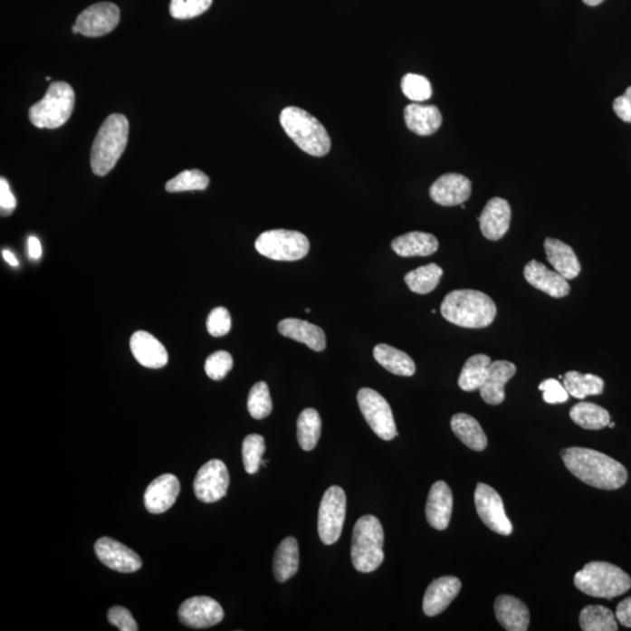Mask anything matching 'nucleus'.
I'll return each instance as SVG.
<instances>
[{
    "instance_id": "45",
    "label": "nucleus",
    "mask_w": 631,
    "mask_h": 631,
    "mask_svg": "<svg viewBox=\"0 0 631 631\" xmlns=\"http://www.w3.org/2000/svg\"><path fill=\"white\" fill-rule=\"evenodd\" d=\"M540 389L542 392L545 403L564 404L569 400V394L565 388L564 384L556 379H546L540 385Z\"/></svg>"
},
{
    "instance_id": "18",
    "label": "nucleus",
    "mask_w": 631,
    "mask_h": 631,
    "mask_svg": "<svg viewBox=\"0 0 631 631\" xmlns=\"http://www.w3.org/2000/svg\"><path fill=\"white\" fill-rule=\"evenodd\" d=\"M525 280L533 288L548 293L554 299H562L570 292L569 283L556 271H550L546 265L536 260L530 261L524 268Z\"/></svg>"
},
{
    "instance_id": "53",
    "label": "nucleus",
    "mask_w": 631,
    "mask_h": 631,
    "mask_svg": "<svg viewBox=\"0 0 631 631\" xmlns=\"http://www.w3.org/2000/svg\"><path fill=\"white\" fill-rule=\"evenodd\" d=\"M72 31H73V33H74V34L80 33L79 27L76 26V25H74L73 27H72Z\"/></svg>"
},
{
    "instance_id": "24",
    "label": "nucleus",
    "mask_w": 631,
    "mask_h": 631,
    "mask_svg": "<svg viewBox=\"0 0 631 631\" xmlns=\"http://www.w3.org/2000/svg\"><path fill=\"white\" fill-rule=\"evenodd\" d=\"M497 620L505 630L526 631L530 625L528 607L520 598L501 595L494 602Z\"/></svg>"
},
{
    "instance_id": "30",
    "label": "nucleus",
    "mask_w": 631,
    "mask_h": 631,
    "mask_svg": "<svg viewBox=\"0 0 631 631\" xmlns=\"http://www.w3.org/2000/svg\"><path fill=\"white\" fill-rule=\"evenodd\" d=\"M375 359L388 372L401 377H412L416 373V363L411 357L387 344H378L373 349Z\"/></svg>"
},
{
    "instance_id": "16",
    "label": "nucleus",
    "mask_w": 631,
    "mask_h": 631,
    "mask_svg": "<svg viewBox=\"0 0 631 631\" xmlns=\"http://www.w3.org/2000/svg\"><path fill=\"white\" fill-rule=\"evenodd\" d=\"M429 196L441 206H457L467 202L472 196V182L462 175H444L432 185Z\"/></svg>"
},
{
    "instance_id": "15",
    "label": "nucleus",
    "mask_w": 631,
    "mask_h": 631,
    "mask_svg": "<svg viewBox=\"0 0 631 631\" xmlns=\"http://www.w3.org/2000/svg\"><path fill=\"white\" fill-rule=\"evenodd\" d=\"M95 553L102 564L120 573L138 572L143 565L138 553L110 537L100 538L95 542Z\"/></svg>"
},
{
    "instance_id": "19",
    "label": "nucleus",
    "mask_w": 631,
    "mask_h": 631,
    "mask_svg": "<svg viewBox=\"0 0 631 631\" xmlns=\"http://www.w3.org/2000/svg\"><path fill=\"white\" fill-rule=\"evenodd\" d=\"M478 221L485 239L501 240L509 231L510 223H511V207L505 199L493 198L485 205Z\"/></svg>"
},
{
    "instance_id": "20",
    "label": "nucleus",
    "mask_w": 631,
    "mask_h": 631,
    "mask_svg": "<svg viewBox=\"0 0 631 631\" xmlns=\"http://www.w3.org/2000/svg\"><path fill=\"white\" fill-rule=\"evenodd\" d=\"M453 492L445 482L439 481L430 489L425 505V517L432 528L444 531L448 528L453 513Z\"/></svg>"
},
{
    "instance_id": "44",
    "label": "nucleus",
    "mask_w": 631,
    "mask_h": 631,
    "mask_svg": "<svg viewBox=\"0 0 631 631\" xmlns=\"http://www.w3.org/2000/svg\"><path fill=\"white\" fill-rule=\"evenodd\" d=\"M207 331L213 337L226 336L232 329V319L226 308L213 309L207 319Z\"/></svg>"
},
{
    "instance_id": "28",
    "label": "nucleus",
    "mask_w": 631,
    "mask_h": 631,
    "mask_svg": "<svg viewBox=\"0 0 631 631\" xmlns=\"http://www.w3.org/2000/svg\"><path fill=\"white\" fill-rule=\"evenodd\" d=\"M391 246L399 256H429L439 249V240L429 233L409 232L394 239Z\"/></svg>"
},
{
    "instance_id": "40",
    "label": "nucleus",
    "mask_w": 631,
    "mask_h": 631,
    "mask_svg": "<svg viewBox=\"0 0 631 631\" xmlns=\"http://www.w3.org/2000/svg\"><path fill=\"white\" fill-rule=\"evenodd\" d=\"M264 452L265 442L263 436L259 434H251L244 440L243 461L249 475H254L259 472Z\"/></svg>"
},
{
    "instance_id": "31",
    "label": "nucleus",
    "mask_w": 631,
    "mask_h": 631,
    "mask_svg": "<svg viewBox=\"0 0 631 631\" xmlns=\"http://www.w3.org/2000/svg\"><path fill=\"white\" fill-rule=\"evenodd\" d=\"M299 544L293 537L285 538L276 549L274 557V576L277 581H288L299 570Z\"/></svg>"
},
{
    "instance_id": "7",
    "label": "nucleus",
    "mask_w": 631,
    "mask_h": 631,
    "mask_svg": "<svg viewBox=\"0 0 631 631\" xmlns=\"http://www.w3.org/2000/svg\"><path fill=\"white\" fill-rule=\"evenodd\" d=\"M75 91L71 84L52 82L43 100L30 108V120L39 129L62 127L73 114Z\"/></svg>"
},
{
    "instance_id": "42",
    "label": "nucleus",
    "mask_w": 631,
    "mask_h": 631,
    "mask_svg": "<svg viewBox=\"0 0 631 631\" xmlns=\"http://www.w3.org/2000/svg\"><path fill=\"white\" fill-rule=\"evenodd\" d=\"M213 0H171L170 14L179 20L196 18L210 9Z\"/></svg>"
},
{
    "instance_id": "33",
    "label": "nucleus",
    "mask_w": 631,
    "mask_h": 631,
    "mask_svg": "<svg viewBox=\"0 0 631 631\" xmlns=\"http://www.w3.org/2000/svg\"><path fill=\"white\" fill-rule=\"evenodd\" d=\"M564 386L569 396L577 399H585L589 396H600L604 392L605 381L598 376L569 371L564 376Z\"/></svg>"
},
{
    "instance_id": "43",
    "label": "nucleus",
    "mask_w": 631,
    "mask_h": 631,
    "mask_svg": "<svg viewBox=\"0 0 631 631\" xmlns=\"http://www.w3.org/2000/svg\"><path fill=\"white\" fill-rule=\"evenodd\" d=\"M233 368V358L227 351H216L207 358L205 372L212 380H223Z\"/></svg>"
},
{
    "instance_id": "17",
    "label": "nucleus",
    "mask_w": 631,
    "mask_h": 631,
    "mask_svg": "<svg viewBox=\"0 0 631 631\" xmlns=\"http://www.w3.org/2000/svg\"><path fill=\"white\" fill-rule=\"evenodd\" d=\"M180 493V482L171 473L157 477L148 486L144 493V504L148 512L160 514L167 512L176 503Z\"/></svg>"
},
{
    "instance_id": "5",
    "label": "nucleus",
    "mask_w": 631,
    "mask_h": 631,
    "mask_svg": "<svg viewBox=\"0 0 631 631\" xmlns=\"http://www.w3.org/2000/svg\"><path fill=\"white\" fill-rule=\"evenodd\" d=\"M384 530L377 517L368 514L357 521L352 534L351 559L358 572L371 573L384 561Z\"/></svg>"
},
{
    "instance_id": "48",
    "label": "nucleus",
    "mask_w": 631,
    "mask_h": 631,
    "mask_svg": "<svg viewBox=\"0 0 631 631\" xmlns=\"http://www.w3.org/2000/svg\"><path fill=\"white\" fill-rule=\"evenodd\" d=\"M615 114L626 123H631V87L625 94L615 99L613 104Z\"/></svg>"
},
{
    "instance_id": "41",
    "label": "nucleus",
    "mask_w": 631,
    "mask_h": 631,
    "mask_svg": "<svg viewBox=\"0 0 631 631\" xmlns=\"http://www.w3.org/2000/svg\"><path fill=\"white\" fill-rule=\"evenodd\" d=\"M401 90L406 98L416 103L427 101L433 92L429 80L419 74L405 75L401 80Z\"/></svg>"
},
{
    "instance_id": "46",
    "label": "nucleus",
    "mask_w": 631,
    "mask_h": 631,
    "mask_svg": "<svg viewBox=\"0 0 631 631\" xmlns=\"http://www.w3.org/2000/svg\"><path fill=\"white\" fill-rule=\"evenodd\" d=\"M108 621L120 631H138L139 626L127 608L115 606L108 612Z\"/></svg>"
},
{
    "instance_id": "54",
    "label": "nucleus",
    "mask_w": 631,
    "mask_h": 631,
    "mask_svg": "<svg viewBox=\"0 0 631 631\" xmlns=\"http://www.w3.org/2000/svg\"><path fill=\"white\" fill-rule=\"evenodd\" d=\"M609 425L610 428H614V427H615L614 422H609V425Z\"/></svg>"
},
{
    "instance_id": "50",
    "label": "nucleus",
    "mask_w": 631,
    "mask_h": 631,
    "mask_svg": "<svg viewBox=\"0 0 631 631\" xmlns=\"http://www.w3.org/2000/svg\"><path fill=\"white\" fill-rule=\"evenodd\" d=\"M28 254L34 260H38L42 257V244H40L39 239L35 238V236H31V238L28 239Z\"/></svg>"
},
{
    "instance_id": "23",
    "label": "nucleus",
    "mask_w": 631,
    "mask_h": 631,
    "mask_svg": "<svg viewBox=\"0 0 631 631\" xmlns=\"http://www.w3.org/2000/svg\"><path fill=\"white\" fill-rule=\"evenodd\" d=\"M517 368L506 360H497L490 365L488 377L480 388L482 399L488 405L497 406L505 400V385L516 375Z\"/></svg>"
},
{
    "instance_id": "1",
    "label": "nucleus",
    "mask_w": 631,
    "mask_h": 631,
    "mask_svg": "<svg viewBox=\"0 0 631 631\" xmlns=\"http://www.w3.org/2000/svg\"><path fill=\"white\" fill-rule=\"evenodd\" d=\"M566 468L578 480L594 488L617 490L628 481V473L620 462L588 448H568L561 452Z\"/></svg>"
},
{
    "instance_id": "9",
    "label": "nucleus",
    "mask_w": 631,
    "mask_h": 631,
    "mask_svg": "<svg viewBox=\"0 0 631 631\" xmlns=\"http://www.w3.org/2000/svg\"><path fill=\"white\" fill-rule=\"evenodd\" d=\"M347 514V494L340 486L333 485L321 498L319 511V534L325 545L339 540Z\"/></svg>"
},
{
    "instance_id": "51",
    "label": "nucleus",
    "mask_w": 631,
    "mask_h": 631,
    "mask_svg": "<svg viewBox=\"0 0 631 631\" xmlns=\"http://www.w3.org/2000/svg\"><path fill=\"white\" fill-rule=\"evenodd\" d=\"M2 254H3L4 260H5L7 263L12 265V267H18L19 263H18L17 257H15L14 253L10 252L9 249H4Z\"/></svg>"
},
{
    "instance_id": "38",
    "label": "nucleus",
    "mask_w": 631,
    "mask_h": 631,
    "mask_svg": "<svg viewBox=\"0 0 631 631\" xmlns=\"http://www.w3.org/2000/svg\"><path fill=\"white\" fill-rule=\"evenodd\" d=\"M210 178L203 171L186 170L180 172L174 179L168 180L165 185V190L170 193L185 191H204L206 190Z\"/></svg>"
},
{
    "instance_id": "37",
    "label": "nucleus",
    "mask_w": 631,
    "mask_h": 631,
    "mask_svg": "<svg viewBox=\"0 0 631 631\" xmlns=\"http://www.w3.org/2000/svg\"><path fill=\"white\" fill-rule=\"evenodd\" d=\"M581 629L585 631H617V617L604 606H587L580 614Z\"/></svg>"
},
{
    "instance_id": "25",
    "label": "nucleus",
    "mask_w": 631,
    "mask_h": 631,
    "mask_svg": "<svg viewBox=\"0 0 631 631\" xmlns=\"http://www.w3.org/2000/svg\"><path fill=\"white\" fill-rule=\"evenodd\" d=\"M279 332L288 339L307 345L316 352L324 351L327 348V337L323 330L307 320L287 319L279 323Z\"/></svg>"
},
{
    "instance_id": "13",
    "label": "nucleus",
    "mask_w": 631,
    "mask_h": 631,
    "mask_svg": "<svg viewBox=\"0 0 631 631\" xmlns=\"http://www.w3.org/2000/svg\"><path fill=\"white\" fill-rule=\"evenodd\" d=\"M120 11L115 4L103 2L94 4L81 12L75 25L84 37L98 38L110 33L119 26Z\"/></svg>"
},
{
    "instance_id": "52",
    "label": "nucleus",
    "mask_w": 631,
    "mask_h": 631,
    "mask_svg": "<svg viewBox=\"0 0 631 631\" xmlns=\"http://www.w3.org/2000/svg\"><path fill=\"white\" fill-rule=\"evenodd\" d=\"M586 4V5L588 6H598L600 5L601 3H604L605 0H582Z\"/></svg>"
},
{
    "instance_id": "29",
    "label": "nucleus",
    "mask_w": 631,
    "mask_h": 631,
    "mask_svg": "<svg viewBox=\"0 0 631 631\" xmlns=\"http://www.w3.org/2000/svg\"><path fill=\"white\" fill-rule=\"evenodd\" d=\"M450 425L454 434L470 449L482 452L488 445V437L481 427L480 422L468 414H455Z\"/></svg>"
},
{
    "instance_id": "35",
    "label": "nucleus",
    "mask_w": 631,
    "mask_h": 631,
    "mask_svg": "<svg viewBox=\"0 0 631 631\" xmlns=\"http://www.w3.org/2000/svg\"><path fill=\"white\" fill-rule=\"evenodd\" d=\"M570 419L581 428L588 430H600L607 427L610 422V416L607 409L592 403H580L569 412Z\"/></svg>"
},
{
    "instance_id": "27",
    "label": "nucleus",
    "mask_w": 631,
    "mask_h": 631,
    "mask_svg": "<svg viewBox=\"0 0 631 631\" xmlns=\"http://www.w3.org/2000/svg\"><path fill=\"white\" fill-rule=\"evenodd\" d=\"M405 122L409 130L420 136L433 135L439 130L442 115L435 106H421L412 103L405 108Z\"/></svg>"
},
{
    "instance_id": "22",
    "label": "nucleus",
    "mask_w": 631,
    "mask_h": 631,
    "mask_svg": "<svg viewBox=\"0 0 631 631\" xmlns=\"http://www.w3.org/2000/svg\"><path fill=\"white\" fill-rule=\"evenodd\" d=\"M130 349L135 359L144 368H162L167 364V349L151 333L135 332L130 339Z\"/></svg>"
},
{
    "instance_id": "8",
    "label": "nucleus",
    "mask_w": 631,
    "mask_h": 631,
    "mask_svg": "<svg viewBox=\"0 0 631 631\" xmlns=\"http://www.w3.org/2000/svg\"><path fill=\"white\" fill-rule=\"evenodd\" d=\"M261 255L275 261H297L308 255L311 243L307 236L288 229L263 232L255 241Z\"/></svg>"
},
{
    "instance_id": "2",
    "label": "nucleus",
    "mask_w": 631,
    "mask_h": 631,
    "mask_svg": "<svg viewBox=\"0 0 631 631\" xmlns=\"http://www.w3.org/2000/svg\"><path fill=\"white\" fill-rule=\"evenodd\" d=\"M445 320L457 327L483 329L492 325L497 315V307L492 297L472 289L454 291L441 304Z\"/></svg>"
},
{
    "instance_id": "39",
    "label": "nucleus",
    "mask_w": 631,
    "mask_h": 631,
    "mask_svg": "<svg viewBox=\"0 0 631 631\" xmlns=\"http://www.w3.org/2000/svg\"><path fill=\"white\" fill-rule=\"evenodd\" d=\"M248 412L256 420H263L271 416L272 401L268 385L260 381L253 386L248 396Z\"/></svg>"
},
{
    "instance_id": "3",
    "label": "nucleus",
    "mask_w": 631,
    "mask_h": 631,
    "mask_svg": "<svg viewBox=\"0 0 631 631\" xmlns=\"http://www.w3.org/2000/svg\"><path fill=\"white\" fill-rule=\"evenodd\" d=\"M129 139V120L126 116L112 114L104 120L92 143L91 170L94 175L110 174L126 150Z\"/></svg>"
},
{
    "instance_id": "10",
    "label": "nucleus",
    "mask_w": 631,
    "mask_h": 631,
    "mask_svg": "<svg viewBox=\"0 0 631 631\" xmlns=\"http://www.w3.org/2000/svg\"><path fill=\"white\" fill-rule=\"evenodd\" d=\"M358 405L369 427L384 441L397 435L391 407L380 393L371 388H361L357 396Z\"/></svg>"
},
{
    "instance_id": "26",
    "label": "nucleus",
    "mask_w": 631,
    "mask_h": 631,
    "mask_svg": "<svg viewBox=\"0 0 631 631\" xmlns=\"http://www.w3.org/2000/svg\"><path fill=\"white\" fill-rule=\"evenodd\" d=\"M546 256L556 272L566 280L577 279L581 272V264L572 247L557 239H546Z\"/></svg>"
},
{
    "instance_id": "32",
    "label": "nucleus",
    "mask_w": 631,
    "mask_h": 631,
    "mask_svg": "<svg viewBox=\"0 0 631 631\" xmlns=\"http://www.w3.org/2000/svg\"><path fill=\"white\" fill-rule=\"evenodd\" d=\"M492 361L490 357L485 355H476L470 357L465 361L460 378H458V386L465 392L480 391L482 385L484 384L490 365Z\"/></svg>"
},
{
    "instance_id": "11",
    "label": "nucleus",
    "mask_w": 631,
    "mask_h": 631,
    "mask_svg": "<svg viewBox=\"0 0 631 631\" xmlns=\"http://www.w3.org/2000/svg\"><path fill=\"white\" fill-rule=\"evenodd\" d=\"M475 505L478 516L490 530L502 536L512 533V524L506 516L503 501L492 486L483 483L477 485Z\"/></svg>"
},
{
    "instance_id": "34",
    "label": "nucleus",
    "mask_w": 631,
    "mask_h": 631,
    "mask_svg": "<svg viewBox=\"0 0 631 631\" xmlns=\"http://www.w3.org/2000/svg\"><path fill=\"white\" fill-rule=\"evenodd\" d=\"M321 419L313 408L304 409L297 420V440L305 452L315 449L320 439Z\"/></svg>"
},
{
    "instance_id": "36",
    "label": "nucleus",
    "mask_w": 631,
    "mask_h": 631,
    "mask_svg": "<svg viewBox=\"0 0 631 631\" xmlns=\"http://www.w3.org/2000/svg\"><path fill=\"white\" fill-rule=\"evenodd\" d=\"M444 271L436 263L422 265L405 276V282L413 292L425 295L432 292L440 283Z\"/></svg>"
},
{
    "instance_id": "6",
    "label": "nucleus",
    "mask_w": 631,
    "mask_h": 631,
    "mask_svg": "<svg viewBox=\"0 0 631 631\" xmlns=\"http://www.w3.org/2000/svg\"><path fill=\"white\" fill-rule=\"evenodd\" d=\"M574 584L589 597L612 600L628 592L631 578L625 570L609 562L594 561L578 570L574 577Z\"/></svg>"
},
{
    "instance_id": "47",
    "label": "nucleus",
    "mask_w": 631,
    "mask_h": 631,
    "mask_svg": "<svg viewBox=\"0 0 631 631\" xmlns=\"http://www.w3.org/2000/svg\"><path fill=\"white\" fill-rule=\"evenodd\" d=\"M17 207V200L12 193L9 182L4 177L0 178V211L2 216H9Z\"/></svg>"
},
{
    "instance_id": "4",
    "label": "nucleus",
    "mask_w": 631,
    "mask_h": 631,
    "mask_svg": "<svg viewBox=\"0 0 631 631\" xmlns=\"http://www.w3.org/2000/svg\"><path fill=\"white\" fill-rule=\"evenodd\" d=\"M280 123L285 134L301 150L308 155L323 157L331 148V139L327 129L319 120L299 107L284 108L280 115Z\"/></svg>"
},
{
    "instance_id": "21",
    "label": "nucleus",
    "mask_w": 631,
    "mask_h": 631,
    "mask_svg": "<svg viewBox=\"0 0 631 631\" xmlns=\"http://www.w3.org/2000/svg\"><path fill=\"white\" fill-rule=\"evenodd\" d=\"M461 581L455 577H442L434 580L425 590L424 613L429 617L445 612L461 590Z\"/></svg>"
},
{
    "instance_id": "12",
    "label": "nucleus",
    "mask_w": 631,
    "mask_h": 631,
    "mask_svg": "<svg viewBox=\"0 0 631 631\" xmlns=\"http://www.w3.org/2000/svg\"><path fill=\"white\" fill-rule=\"evenodd\" d=\"M229 473L226 464L220 460L208 461L196 473L193 490L203 503H215L226 496Z\"/></svg>"
},
{
    "instance_id": "14",
    "label": "nucleus",
    "mask_w": 631,
    "mask_h": 631,
    "mask_svg": "<svg viewBox=\"0 0 631 631\" xmlns=\"http://www.w3.org/2000/svg\"><path fill=\"white\" fill-rule=\"evenodd\" d=\"M180 622L192 629H206L224 620L223 607L215 598L195 597L183 602L178 610Z\"/></svg>"
},
{
    "instance_id": "49",
    "label": "nucleus",
    "mask_w": 631,
    "mask_h": 631,
    "mask_svg": "<svg viewBox=\"0 0 631 631\" xmlns=\"http://www.w3.org/2000/svg\"><path fill=\"white\" fill-rule=\"evenodd\" d=\"M615 617L622 626L631 628V598H626L617 605Z\"/></svg>"
}]
</instances>
